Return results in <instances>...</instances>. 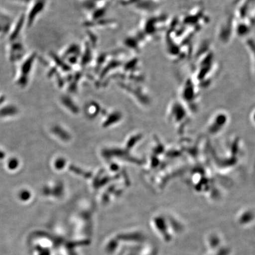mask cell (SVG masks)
Listing matches in <instances>:
<instances>
[{"label":"cell","instance_id":"obj_1","mask_svg":"<svg viewBox=\"0 0 255 255\" xmlns=\"http://www.w3.org/2000/svg\"><path fill=\"white\" fill-rule=\"evenodd\" d=\"M36 53L33 52L27 53L20 61L15 63V68L13 76L14 84L18 87H26L30 80Z\"/></svg>","mask_w":255,"mask_h":255},{"label":"cell","instance_id":"obj_2","mask_svg":"<svg viewBox=\"0 0 255 255\" xmlns=\"http://www.w3.org/2000/svg\"><path fill=\"white\" fill-rule=\"evenodd\" d=\"M5 51L8 62L14 65L20 61L27 53L24 43L20 38L13 41H7Z\"/></svg>","mask_w":255,"mask_h":255},{"label":"cell","instance_id":"obj_5","mask_svg":"<svg viewBox=\"0 0 255 255\" xmlns=\"http://www.w3.org/2000/svg\"><path fill=\"white\" fill-rule=\"evenodd\" d=\"M9 1L14 3L15 4L25 6V7H27V6L29 5L32 0H9Z\"/></svg>","mask_w":255,"mask_h":255},{"label":"cell","instance_id":"obj_4","mask_svg":"<svg viewBox=\"0 0 255 255\" xmlns=\"http://www.w3.org/2000/svg\"><path fill=\"white\" fill-rule=\"evenodd\" d=\"M25 25L24 14H22L11 22L9 26L7 36L5 37L7 41H13L21 37V33Z\"/></svg>","mask_w":255,"mask_h":255},{"label":"cell","instance_id":"obj_3","mask_svg":"<svg viewBox=\"0 0 255 255\" xmlns=\"http://www.w3.org/2000/svg\"><path fill=\"white\" fill-rule=\"evenodd\" d=\"M44 5L43 0H32L24 14L25 27H30L33 24L37 16L43 9Z\"/></svg>","mask_w":255,"mask_h":255}]
</instances>
